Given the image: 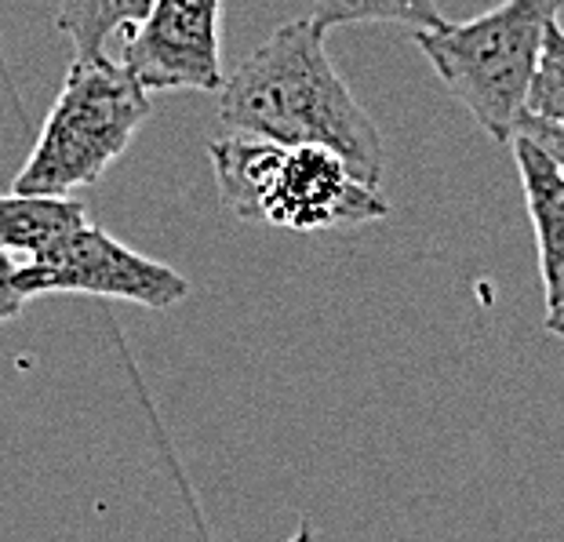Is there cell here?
<instances>
[{"label":"cell","instance_id":"cell-1","mask_svg":"<svg viewBox=\"0 0 564 542\" xmlns=\"http://www.w3.org/2000/svg\"><path fill=\"white\" fill-rule=\"evenodd\" d=\"M324 37L328 33L310 15L284 22L226 74L219 117L237 136L339 153L379 186L387 172L382 136L339 77Z\"/></svg>","mask_w":564,"mask_h":542},{"label":"cell","instance_id":"cell-2","mask_svg":"<svg viewBox=\"0 0 564 542\" xmlns=\"http://www.w3.org/2000/svg\"><path fill=\"white\" fill-rule=\"evenodd\" d=\"M208 156L219 197L237 219L317 234L390 215V200L379 194V186L324 147H281L230 136L212 139Z\"/></svg>","mask_w":564,"mask_h":542},{"label":"cell","instance_id":"cell-3","mask_svg":"<svg viewBox=\"0 0 564 542\" xmlns=\"http://www.w3.org/2000/svg\"><path fill=\"white\" fill-rule=\"evenodd\" d=\"M564 0H502L470 22H444L412 33L441 84L502 147H510L528 113L539 58Z\"/></svg>","mask_w":564,"mask_h":542},{"label":"cell","instance_id":"cell-4","mask_svg":"<svg viewBox=\"0 0 564 542\" xmlns=\"http://www.w3.org/2000/svg\"><path fill=\"white\" fill-rule=\"evenodd\" d=\"M147 117L150 91L121 63L74 58L63 91L15 175V194L69 197L74 189L95 186L113 161H121Z\"/></svg>","mask_w":564,"mask_h":542},{"label":"cell","instance_id":"cell-5","mask_svg":"<svg viewBox=\"0 0 564 542\" xmlns=\"http://www.w3.org/2000/svg\"><path fill=\"white\" fill-rule=\"evenodd\" d=\"M22 292L26 299L66 292L124 299L147 310H172L189 295V281L178 270L139 256L88 223L44 259L22 262Z\"/></svg>","mask_w":564,"mask_h":542},{"label":"cell","instance_id":"cell-6","mask_svg":"<svg viewBox=\"0 0 564 542\" xmlns=\"http://www.w3.org/2000/svg\"><path fill=\"white\" fill-rule=\"evenodd\" d=\"M117 63L147 91H223V0H158Z\"/></svg>","mask_w":564,"mask_h":542},{"label":"cell","instance_id":"cell-7","mask_svg":"<svg viewBox=\"0 0 564 542\" xmlns=\"http://www.w3.org/2000/svg\"><path fill=\"white\" fill-rule=\"evenodd\" d=\"M510 153L518 164L528 219L535 230L546 310H554L564 299V167L524 136H513Z\"/></svg>","mask_w":564,"mask_h":542},{"label":"cell","instance_id":"cell-8","mask_svg":"<svg viewBox=\"0 0 564 542\" xmlns=\"http://www.w3.org/2000/svg\"><path fill=\"white\" fill-rule=\"evenodd\" d=\"M88 226V208L74 197L15 194L0 197V248L22 262H37L66 237Z\"/></svg>","mask_w":564,"mask_h":542},{"label":"cell","instance_id":"cell-9","mask_svg":"<svg viewBox=\"0 0 564 542\" xmlns=\"http://www.w3.org/2000/svg\"><path fill=\"white\" fill-rule=\"evenodd\" d=\"M158 0H58L55 26L74 41L77 63H102L117 33L139 30Z\"/></svg>","mask_w":564,"mask_h":542},{"label":"cell","instance_id":"cell-10","mask_svg":"<svg viewBox=\"0 0 564 542\" xmlns=\"http://www.w3.org/2000/svg\"><path fill=\"white\" fill-rule=\"evenodd\" d=\"M310 19L328 33L335 26H368V22H398L412 33L444 26L437 0H314Z\"/></svg>","mask_w":564,"mask_h":542},{"label":"cell","instance_id":"cell-11","mask_svg":"<svg viewBox=\"0 0 564 542\" xmlns=\"http://www.w3.org/2000/svg\"><path fill=\"white\" fill-rule=\"evenodd\" d=\"M528 117L564 128V26H550L546 33L543 58L528 91Z\"/></svg>","mask_w":564,"mask_h":542},{"label":"cell","instance_id":"cell-12","mask_svg":"<svg viewBox=\"0 0 564 542\" xmlns=\"http://www.w3.org/2000/svg\"><path fill=\"white\" fill-rule=\"evenodd\" d=\"M26 292H22V262L11 251L0 248V321H11L26 310Z\"/></svg>","mask_w":564,"mask_h":542},{"label":"cell","instance_id":"cell-13","mask_svg":"<svg viewBox=\"0 0 564 542\" xmlns=\"http://www.w3.org/2000/svg\"><path fill=\"white\" fill-rule=\"evenodd\" d=\"M518 136L524 139H532L539 150L550 153L554 161L564 167V128L561 124H546V120H535V117H528L521 120V128H518Z\"/></svg>","mask_w":564,"mask_h":542},{"label":"cell","instance_id":"cell-14","mask_svg":"<svg viewBox=\"0 0 564 542\" xmlns=\"http://www.w3.org/2000/svg\"><path fill=\"white\" fill-rule=\"evenodd\" d=\"M546 332H554L557 339H564V299L554 310H546Z\"/></svg>","mask_w":564,"mask_h":542},{"label":"cell","instance_id":"cell-15","mask_svg":"<svg viewBox=\"0 0 564 542\" xmlns=\"http://www.w3.org/2000/svg\"><path fill=\"white\" fill-rule=\"evenodd\" d=\"M288 542H314V532H310V528L303 524V528H299V532H295L292 539H288Z\"/></svg>","mask_w":564,"mask_h":542}]
</instances>
